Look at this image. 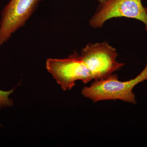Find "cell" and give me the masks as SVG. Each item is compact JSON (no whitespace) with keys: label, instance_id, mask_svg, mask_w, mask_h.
<instances>
[{"label":"cell","instance_id":"6da1fadb","mask_svg":"<svg viewBox=\"0 0 147 147\" xmlns=\"http://www.w3.org/2000/svg\"><path fill=\"white\" fill-rule=\"evenodd\" d=\"M146 80H147V60L144 70L134 79L121 82L118 75L113 73L104 79L94 80L89 86L83 88L82 94L94 102L119 100L136 104L135 95L132 90L137 84Z\"/></svg>","mask_w":147,"mask_h":147},{"label":"cell","instance_id":"7a4b0ae2","mask_svg":"<svg viewBox=\"0 0 147 147\" xmlns=\"http://www.w3.org/2000/svg\"><path fill=\"white\" fill-rule=\"evenodd\" d=\"M46 67L63 91L71 90L78 80L86 84L94 79L76 51L65 59H47Z\"/></svg>","mask_w":147,"mask_h":147},{"label":"cell","instance_id":"3957f363","mask_svg":"<svg viewBox=\"0 0 147 147\" xmlns=\"http://www.w3.org/2000/svg\"><path fill=\"white\" fill-rule=\"evenodd\" d=\"M80 55L94 80L106 78L125 65L117 61L118 54L117 50L106 41L87 44L82 49Z\"/></svg>","mask_w":147,"mask_h":147},{"label":"cell","instance_id":"277c9868","mask_svg":"<svg viewBox=\"0 0 147 147\" xmlns=\"http://www.w3.org/2000/svg\"><path fill=\"white\" fill-rule=\"evenodd\" d=\"M126 17L142 21L147 31V13L142 0H107L99 3L89 21L90 26L99 28L107 20L113 18Z\"/></svg>","mask_w":147,"mask_h":147},{"label":"cell","instance_id":"5b68a950","mask_svg":"<svg viewBox=\"0 0 147 147\" xmlns=\"http://www.w3.org/2000/svg\"><path fill=\"white\" fill-rule=\"evenodd\" d=\"M42 0H10L1 13L0 46L26 24Z\"/></svg>","mask_w":147,"mask_h":147},{"label":"cell","instance_id":"8992f818","mask_svg":"<svg viewBox=\"0 0 147 147\" xmlns=\"http://www.w3.org/2000/svg\"><path fill=\"white\" fill-rule=\"evenodd\" d=\"M14 90L8 91H4L0 90V108L4 107H9L13 105L12 99L9 98V95L13 92Z\"/></svg>","mask_w":147,"mask_h":147},{"label":"cell","instance_id":"52a82bcc","mask_svg":"<svg viewBox=\"0 0 147 147\" xmlns=\"http://www.w3.org/2000/svg\"><path fill=\"white\" fill-rule=\"evenodd\" d=\"M97 1L99 3H103L104 2L106 1L107 0H97Z\"/></svg>","mask_w":147,"mask_h":147},{"label":"cell","instance_id":"ba28073f","mask_svg":"<svg viewBox=\"0 0 147 147\" xmlns=\"http://www.w3.org/2000/svg\"><path fill=\"white\" fill-rule=\"evenodd\" d=\"M145 9H146V11L147 13V8H146V7H145Z\"/></svg>","mask_w":147,"mask_h":147}]
</instances>
